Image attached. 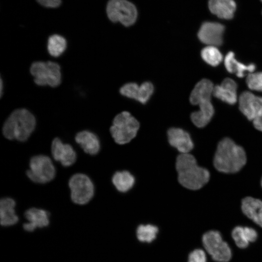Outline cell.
Listing matches in <instances>:
<instances>
[{
    "instance_id": "484cf974",
    "label": "cell",
    "mask_w": 262,
    "mask_h": 262,
    "mask_svg": "<svg viewBox=\"0 0 262 262\" xmlns=\"http://www.w3.org/2000/svg\"><path fill=\"white\" fill-rule=\"evenodd\" d=\"M158 230L153 225H140L136 229V236L141 242L151 243L156 238Z\"/></svg>"
},
{
    "instance_id": "e575fe53",
    "label": "cell",
    "mask_w": 262,
    "mask_h": 262,
    "mask_svg": "<svg viewBox=\"0 0 262 262\" xmlns=\"http://www.w3.org/2000/svg\"><path fill=\"white\" fill-rule=\"evenodd\" d=\"M3 84L2 79H0V96H2V89H3Z\"/></svg>"
},
{
    "instance_id": "44dd1931",
    "label": "cell",
    "mask_w": 262,
    "mask_h": 262,
    "mask_svg": "<svg viewBox=\"0 0 262 262\" xmlns=\"http://www.w3.org/2000/svg\"><path fill=\"white\" fill-rule=\"evenodd\" d=\"M199 109L191 115V119L198 128L206 126L210 121L214 114L213 106L211 100H205L198 104Z\"/></svg>"
},
{
    "instance_id": "d590c367",
    "label": "cell",
    "mask_w": 262,
    "mask_h": 262,
    "mask_svg": "<svg viewBox=\"0 0 262 262\" xmlns=\"http://www.w3.org/2000/svg\"><path fill=\"white\" fill-rule=\"evenodd\" d=\"M261 186L262 187V179H261Z\"/></svg>"
},
{
    "instance_id": "ba28073f",
    "label": "cell",
    "mask_w": 262,
    "mask_h": 262,
    "mask_svg": "<svg viewBox=\"0 0 262 262\" xmlns=\"http://www.w3.org/2000/svg\"><path fill=\"white\" fill-rule=\"evenodd\" d=\"M203 246L213 260L216 262H228L232 252L228 244L224 241L219 231L211 230L202 236Z\"/></svg>"
},
{
    "instance_id": "1f68e13d",
    "label": "cell",
    "mask_w": 262,
    "mask_h": 262,
    "mask_svg": "<svg viewBox=\"0 0 262 262\" xmlns=\"http://www.w3.org/2000/svg\"><path fill=\"white\" fill-rule=\"evenodd\" d=\"M245 234L247 241L250 242H255L258 238L257 231L249 227H244Z\"/></svg>"
},
{
    "instance_id": "277c9868",
    "label": "cell",
    "mask_w": 262,
    "mask_h": 262,
    "mask_svg": "<svg viewBox=\"0 0 262 262\" xmlns=\"http://www.w3.org/2000/svg\"><path fill=\"white\" fill-rule=\"evenodd\" d=\"M139 127L136 118L128 112L124 111L114 118L110 131L117 144L124 145L136 136Z\"/></svg>"
},
{
    "instance_id": "9c48e42d",
    "label": "cell",
    "mask_w": 262,
    "mask_h": 262,
    "mask_svg": "<svg viewBox=\"0 0 262 262\" xmlns=\"http://www.w3.org/2000/svg\"><path fill=\"white\" fill-rule=\"evenodd\" d=\"M71 200L78 205L88 203L93 197L94 186L88 176L82 173L72 175L69 181Z\"/></svg>"
},
{
    "instance_id": "ac0fdd59",
    "label": "cell",
    "mask_w": 262,
    "mask_h": 262,
    "mask_svg": "<svg viewBox=\"0 0 262 262\" xmlns=\"http://www.w3.org/2000/svg\"><path fill=\"white\" fill-rule=\"evenodd\" d=\"M16 202L12 198L4 197L0 200V223L3 227L16 225L19 218L16 213Z\"/></svg>"
},
{
    "instance_id": "9a60e30c",
    "label": "cell",
    "mask_w": 262,
    "mask_h": 262,
    "mask_svg": "<svg viewBox=\"0 0 262 262\" xmlns=\"http://www.w3.org/2000/svg\"><path fill=\"white\" fill-rule=\"evenodd\" d=\"M236 82L230 78H226L220 85L214 86L213 95L221 100L233 105L237 101Z\"/></svg>"
},
{
    "instance_id": "2e32d148",
    "label": "cell",
    "mask_w": 262,
    "mask_h": 262,
    "mask_svg": "<svg viewBox=\"0 0 262 262\" xmlns=\"http://www.w3.org/2000/svg\"><path fill=\"white\" fill-rule=\"evenodd\" d=\"M241 209L244 214L262 228V200L251 196L243 198Z\"/></svg>"
},
{
    "instance_id": "83f0119b",
    "label": "cell",
    "mask_w": 262,
    "mask_h": 262,
    "mask_svg": "<svg viewBox=\"0 0 262 262\" xmlns=\"http://www.w3.org/2000/svg\"><path fill=\"white\" fill-rule=\"evenodd\" d=\"M246 83L250 89L262 92V72L250 73L246 77Z\"/></svg>"
},
{
    "instance_id": "7a4b0ae2",
    "label": "cell",
    "mask_w": 262,
    "mask_h": 262,
    "mask_svg": "<svg viewBox=\"0 0 262 262\" xmlns=\"http://www.w3.org/2000/svg\"><path fill=\"white\" fill-rule=\"evenodd\" d=\"M176 168L179 182L187 189L198 190L210 180L209 171L199 166L194 156L190 153H181L177 157Z\"/></svg>"
},
{
    "instance_id": "4dcf8cb0",
    "label": "cell",
    "mask_w": 262,
    "mask_h": 262,
    "mask_svg": "<svg viewBox=\"0 0 262 262\" xmlns=\"http://www.w3.org/2000/svg\"><path fill=\"white\" fill-rule=\"evenodd\" d=\"M188 262H207L205 252L201 249H194L189 254Z\"/></svg>"
},
{
    "instance_id": "836d02e7",
    "label": "cell",
    "mask_w": 262,
    "mask_h": 262,
    "mask_svg": "<svg viewBox=\"0 0 262 262\" xmlns=\"http://www.w3.org/2000/svg\"><path fill=\"white\" fill-rule=\"evenodd\" d=\"M252 121L254 127L257 130L262 131V110Z\"/></svg>"
},
{
    "instance_id": "52a82bcc",
    "label": "cell",
    "mask_w": 262,
    "mask_h": 262,
    "mask_svg": "<svg viewBox=\"0 0 262 262\" xmlns=\"http://www.w3.org/2000/svg\"><path fill=\"white\" fill-rule=\"evenodd\" d=\"M26 173L33 182L44 184L54 178L56 171L50 158L48 156L40 154L31 158L29 169Z\"/></svg>"
},
{
    "instance_id": "e0dca14e",
    "label": "cell",
    "mask_w": 262,
    "mask_h": 262,
    "mask_svg": "<svg viewBox=\"0 0 262 262\" xmlns=\"http://www.w3.org/2000/svg\"><path fill=\"white\" fill-rule=\"evenodd\" d=\"M75 140L83 151L91 155L98 153L100 148V141L98 136L89 131H82L78 132Z\"/></svg>"
},
{
    "instance_id": "30bf717a",
    "label": "cell",
    "mask_w": 262,
    "mask_h": 262,
    "mask_svg": "<svg viewBox=\"0 0 262 262\" xmlns=\"http://www.w3.org/2000/svg\"><path fill=\"white\" fill-rule=\"evenodd\" d=\"M224 26L219 23L205 22L197 33L199 40L208 46H218L222 44Z\"/></svg>"
},
{
    "instance_id": "8992f818",
    "label": "cell",
    "mask_w": 262,
    "mask_h": 262,
    "mask_svg": "<svg viewBox=\"0 0 262 262\" xmlns=\"http://www.w3.org/2000/svg\"><path fill=\"white\" fill-rule=\"evenodd\" d=\"M30 71L38 85L55 87L61 82V68L56 62H34L31 65Z\"/></svg>"
},
{
    "instance_id": "7402d4cb",
    "label": "cell",
    "mask_w": 262,
    "mask_h": 262,
    "mask_svg": "<svg viewBox=\"0 0 262 262\" xmlns=\"http://www.w3.org/2000/svg\"><path fill=\"white\" fill-rule=\"evenodd\" d=\"M224 66L229 72L235 73L239 78L243 77L246 71L250 73L253 72L256 68L255 65L253 64L246 65L238 62L235 58L234 53L232 51L229 52L226 55L224 59Z\"/></svg>"
},
{
    "instance_id": "ffe728a7",
    "label": "cell",
    "mask_w": 262,
    "mask_h": 262,
    "mask_svg": "<svg viewBox=\"0 0 262 262\" xmlns=\"http://www.w3.org/2000/svg\"><path fill=\"white\" fill-rule=\"evenodd\" d=\"M213 85L208 79H202L195 85L190 97V101L193 105H198L200 102L211 100L213 95Z\"/></svg>"
},
{
    "instance_id": "6da1fadb",
    "label": "cell",
    "mask_w": 262,
    "mask_h": 262,
    "mask_svg": "<svg viewBox=\"0 0 262 262\" xmlns=\"http://www.w3.org/2000/svg\"><path fill=\"white\" fill-rule=\"evenodd\" d=\"M246 163V153L241 146L228 137L219 141L213 161L214 167L217 171L227 174L237 173Z\"/></svg>"
},
{
    "instance_id": "3957f363",
    "label": "cell",
    "mask_w": 262,
    "mask_h": 262,
    "mask_svg": "<svg viewBox=\"0 0 262 262\" xmlns=\"http://www.w3.org/2000/svg\"><path fill=\"white\" fill-rule=\"evenodd\" d=\"M36 120L34 115L24 108L14 110L4 123L2 131L9 140L25 142L34 131Z\"/></svg>"
},
{
    "instance_id": "f546056e",
    "label": "cell",
    "mask_w": 262,
    "mask_h": 262,
    "mask_svg": "<svg viewBox=\"0 0 262 262\" xmlns=\"http://www.w3.org/2000/svg\"><path fill=\"white\" fill-rule=\"evenodd\" d=\"M139 87L140 86L136 83H128L121 87L120 89V92L122 95L125 97L137 100L139 94Z\"/></svg>"
},
{
    "instance_id": "cb8c5ba5",
    "label": "cell",
    "mask_w": 262,
    "mask_h": 262,
    "mask_svg": "<svg viewBox=\"0 0 262 262\" xmlns=\"http://www.w3.org/2000/svg\"><path fill=\"white\" fill-rule=\"evenodd\" d=\"M66 48V39L59 34H53L48 40L47 49L49 54L53 57L60 56Z\"/></svg>"
},
{
    "instance_id": "4fadbf2b",
    "label": "cell",
    "mask_w": 262,
    "mask_h": 262,
    "mask_svg": "<svg viewBox=\"0 0 262 262\" xmlns=\"http://www.w3.org/2000/svg\"><path fill=\"white\" fill-rule=\"evenodd\" d=\"M240 111L250 121L255 118L262 110V97L249 91L243 92L239 98Z\"/></svg>"
},
{
    "instance_id": "8d00e7d4",
    "label": "cell",
    "mask_w": 262,
    "mask_h": 262,
    "mask_svg": "<svg viewBox=\"0 0 262 262\" xmlns=\"http://www.w3.org/2000/svg\"><path fill=\"white\" fill-rule=\"evenodd\" d=\"M262 1V0H261Z\"/></svg>"
},
{
    "instance_id": "d6a6232c",
    "label": "cell",
    "mask_w": 262,
    "mask_h": 262,
    "mask_svg": "<svg viewBox=\"0 0 262 262\" xmlns=\"http://www.w3.org/2000/svg\"><path fill=\"white\" fill-rule=\"evenodd\" d=\"M41 5L48 8H56L61 3V0H36Z\"/></svg>"
},
{
    "instance_id": "d6986e66",
    "label": "cell",
    "mask_w": 262,
    "mask_h": 262,
    "mask_svg": "<svg viewBox=\"0 0 262 262\" xmlns=\"http://www.w3.org/2000/svg\"><path fill=\"white\" fill-rule=\"evenodd\" d=\"M208 7L211 12L218 17L230 19L233 16L236 4L233 0H209Z\"/></svg>"
},
{
    "instance_id": "5b68a950",
    "label": "cell",
    "mask_w": 262,
    "mask_h": 262,
    "mask_svg": "<svg viewBox=\"0 0 262 262\" xmlns=\"http://www.w3.org/2000/svg\"><path fill=\"white\" fill-rule=\"evenodd\" d=\"M106 13L110 21L119 22L125 27L134 24L138 16L136 5L129 0H109Z\"/></svg>"
},
{
    "instance_id": "8fae6325",
    "label": "cell",
    "mask_w": 262,
    "mask_h": 262,
    "mask_svg": "<svg viewBox=\"0 0 262 262\" xmlns=\"http://www.w3.org/2000/svg\"><path fill=\"white\" fill-rule=\"evenodd\" d=\"M51 152L53 159L64 166H69L76 161L77 154L73 147L68 144L63 143L58 137L52 141Z\"/></svg>"
},
{
    "instance_id": "603a6c76",
    "label": "cell",
    "mask_w": 262,
    "mask_h": 262,
    "mask_svg": "<svg viewBox=\"0 0 262 262\" xmlns=\"http://www.w3.org/2000/svg\"><path fill=\"white\" fill-rule=\"evenodd\" d=\"M112 182L118 191L126 192L133 186L135 179L127 171H117L113 176Z\"/></svg>"
},
{
    "instance_id": "4316f807",
    "label": "cell",
    "mask_w": 262,
    "mask_h": 262,
    "mask_svg": "<svg viewBox=\"0 0 262 262\" xmlns=\"http://www.w3.org/2000/svg\"><path fill=\"white\" fill-rule=\"evenodd\" d=\"M231 236L238 247L245 248L248 246L249 242L246 238L244 227L238 226L234 228L231 231Z\"/></svg>"
},
{
    "instance_id": "f1b7e54d",
    "label": "cell",
    "mask_w": 262,
    "mask_h": 262,
    "mask_svg": "<svg viewBox=\"0 0 262 262\" xmlns=\"http://www.w3.org/2000/svg\"><path fill=\"white\" fill-rule=\"evenodd\" d=\"M154 91L153 84L148 82H145L140 85L137 100L145 104L149 99Z\"/></svg>"
},
{
    "instance_id": "5bb4252c",
    "label": "cell",
    "mask_w": 262,
    "mask_h": 262,
    "mask_svg": "<svg viewBox=\"0 0 262 262\" xmlns=\"http://www.w3.org/2000/svg\"><path fill=\"white\" fill-rule=\"evenodd\" d=\"M170 145L181 153H189L194 147V144L189 134L184 130L171 128L167 131Z\"/></svg>"
},
{
    "instance_id": "7c38bea8",
    "label": "cell",
    "mask_w": 262,
    "mask_h": 262,
    "mask_svg": "<svg viewBox=\"0 0 262 262\" xmlns=\"http://www.w3.org/2000/svg\"><path fill=\"white\" fill-rule=\"evenodd\" d=\"M27 222L23 224V229L29 232H33L36 229H42L49 224V213L43 209L31 208L24 213Z\"/></svg>"
},
{
    "instance_id": "d4e9b609",
    "label": "cell",
    "mask_w": 262,
    "mask_h": 262,
    "mask_svg": "<svg viewBox=\"0 0 262 262\" xmlns=\"http://www.w3.org/2000/svg\"><path fill=\"white\" fill-rule=\"evenodd\" d=\"M202 59L208 64L215 66H218L223 60V56L216 46H208L204 48L201 51Z\"/></svg>"
}]
</instances>
